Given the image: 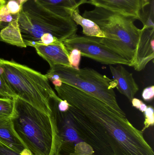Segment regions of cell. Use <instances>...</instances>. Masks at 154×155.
<instances>
[{
	"label": "cell",
	"instance_id": "6da1fadb",
	"mask_svg": "<svg viewBox=\"0 0 154 155\" xmlns=\"http://www.w3.org/2000/svg\"><path fill=\"white\" fill-rule=\"evenodd\" d=\"M58 96L77 109L93 124L114 155H154L142 131L105 103L76 87L62 83L55 86Z\"/></svg>",
	"mask_w": 154,
	"mask_h": 155
},
{
	"label": "cell",
	"instance_id": "7a4b0ae2",
	"mask_svg": "<svg viewBox=\"0 0 154 155\" xmlns=\"http://www.w3.org/2000/svg\"><path fill=\"white\" fill-rule=\"evenodd\" d=\"M19 27L26 47L63 42L77 35V25L67 10L29 0L18 15Z\"/></svg>",
	"mask_w": 154,
	"mask_h": 155
},
{
	"label": "cell",
	"instance_id": "3957f363",
	"mask_svg": "<svg viewBox=\"0 0 154 155\" xmlns=\"http://www.w3.org/2000/svg\"><path fill=\"white\" fill-rule=\"evenodd\" d=\"M11 119L17 134L33 154H60L61 141L50 115L17 97Z\"/></svg>",
	"mask_w": 154,
	"mask_h": 155
},
{
	"label": "cell",
	"instance_id": "277c9868",
	"mask_svg": "<svg viewBox=\"0 0 154 155\" xmlns=\"http://www.w3.org/2000/svg\"><path fill=\"white\" fill-rule=\"evenodd\" d=\"M0 74L17 97L49 115L58 96L45 75L27 66L0 58Z\"/></svg>",
	"mask_w": 154,
	"mask_h": 155
},
{
	"label": "cell",
	"instance_id": "5b68a950",
	"mask_svg": "<svg viewBox=\"0 0 154 155\" xmlns=\"http://www.w3.org/2000/svg\"><path fill=\"white\" fill-rule=\"evenodd\" d=\"M82 16L95 22L104 33L101 43L132 63L141 32L135 25L136 19L97 6L86 10Z\"/></svg>",
	"mask_w": 154,
	"mask_h": 155
},
{
	"label": "cell",
	"instance_id": "8992f818",
	"mask_svg": "<svg viewBox=\"0 0 154 155\" xmlns=\"http://www.w3.org/2000/svg\"><path fill=\"white\" fill-rule=\"evenodd\" d=\"M45 76L51 81L59 80L97 98L114 111L126 116L116 97L112 79L92 68L75 69L57 65L50 67Z\"/></svg>",
	"mask_w": 154,
	"mask_h": 155
},
{
	"label": "cell",
	"instance_id": "52a82bcc",
	"mask_svg": "<svg viewBox=\"0 0 154 155\" xmlns=\"http://www.w3.org/2000/svg\"><path fill=\"white\" fill-rule=\"evenodd\" d=\"M59 99L58 96L50 101L51 117L61 144L59 155H97L84 138L68 110L61 112L58 109L57 101Z\"/></svg>",
	"mask_w": 154,
	"mask_h": 155
},
{
	"label": "cell",
	"instance_id": "ba28073f",
	"mask_svg": "<svg viewBox=\"0 0 154 155\" xmlns=\"http://www.w3.org/2000/svg\"><path fill=\"white\" fill-rule=\"evenodd\" d=\"M63 43L68 51L77 49L80 51L81 56L90 58L103 64L131 66L130 61L101 43L99 38L76 35Z\"/></svg>",
	"mask_w": 154,
	"mask_h": 155
},
{
	"label": "cell",
	"instance_id": "9c48e42d",
	"mask_svg": "<svg viewBox=\"0 0 154 155\" xmlns=\"http://www.w3.org/2000/svg\"><path fill=\"white\" fill-rule=\"evenodd\" d=\"M151 0H89L87 3L140 20L143 8Z\"/></svg>",
	"mask_w": 154,
	"mask_h": 155
},
{
	"label": "cell",
	"instance_id": "30bf717a",
	"mask_svg": "<svg viewBox=\"0 0 154 155\" xmlns=\"http://www.w3.org/2000/svg\"><path fill=\"white\" fill-rule=\"evenodd\" d=\"M154 58V28L143 27L131 66L140 71Z\"/></svg>",
	"mask_w": 154,
	"mask_h": 155
},
{
	"label": "cell",
	"instance_id": "8fae6325",
	"mask_svg": "<svg viewBox=\"0 0 154 155\" xmlns=\"http://www.w3.org/2000/svg\"><path fill=\"white\" fill-rule=\"evenodd\" d=\"M33 47L36 49L37 53L49 63L50 67L57 65L71 67L69 52L63 42L38 44Z\"/></svg>",
	"mask_w": 154,
	"mask_h": 155
},
{
	"label": "cell",
	"instance_id": "7c38bea8",
	"mask_svg": "<svg viewBox=\"0 0 154 155\" xmlns=\"http://www.w3.org/2000/svg\"><path fill=\"white\" fill-rule=\"evenodd\" d=\"M109 69L113 76L112 80L114 87H116L120 94L131 102L139 90L133 74L122 65L114 67L110 65Z\"/></svg>",
	"mask_w": 154,
	"mask_h": 155
},
{
	"label": "cell",
	"instance_id": "4fadbf2b",
	"mask_svg": "<svg viewBox=\"0 0 154 155\" xmlns=\"http://www.w3.org/2000/svg\"><path fill=\"white\" fill-rule=\"evenodd\" d=\"M0 143L21 153H31L16 133L11 118L0 117Z\"/></svg>",
	"mask_w": 154,
	"mask_h": 155
},
{
	"label": "cell",
	"instance_id": "5bb4252c",
	"mask_svg": "<svg viewBox=\"0 0 154 155\" xmlns=\"http://www.w3.org/2000/svg\"><path fill=\"white\" fill-rule=\"evenodd\" d=\"M71 17L77 25H80L85 36L105 38V35L99 26L90 19L85 18L80 13L79 9L69 11Z\"/></svg>",
	"mask_w": 154,
	"mask_h": 155
},
{
	"label": "cell",
	"instance_id": "9a60e30c",
	"mask_svg": "<svg viewBox=\"0 0 154 155\" xmlns=\"http://www.w3.org/2000/svg\"><path fill=\"white\" fill-rule=\"evenodd\" d=\"M2 41L18 47H26L20 31L17 18L8 24L0 32Z\"/></svg>",
	"mask_w": 154,
	"mask_h": 155
},
{
	"label": "cell",
	"instance_id": "2e32d148",
	"mask_svg": "<svg viewBox=\"0 0 154 155\" xmlns=\"http://www.w3.org/2000/svg\"><path fill=\"white\" fill-rule=\"evenodd\" d=\"M41 4L49 7L69 11L79 9L76 0H36ZM69 13V12H68Z\"/></svg>",
	"mask_w": 154,
	"mask_h": 155
},
{
	"label": "cell",
	"instance_id": "e0dca14e",
	"mask_svg": "<svg viewBox=\"0 0 154 155\" xmlns=\"http://www.w3.org/2000/svg\"><path fill=\"white\" fill-rule=\"evenodd\" d=\"M154 0H151L141 11L140 21L143 23L144 27L154 28Z\"/></svg>",
	"mask_w": 154,
	"mask_h": 155
},
{
	"label": "cell",
	"instance_id": "ac0fdd59",
	"mask_svg": "<svg viewBox=\"0 0 154 155\" xmlns=\"http://www.w3.org/2000/svg\"><path fill=\"white\" fill-rule=\"evenodd\" d=\"M14 99L0 98V117L11 118L14 113Z\"/></svg>",
	"mask_w": 154,
	"mask_h": 155
},
{
	"label": "cell",
	"instance_id": "d6986e66",
	"mask_svg": "<svg viewBox=\"0 0 154 155\" xmlns=\"http://www.w3.org/2000/svg\"><path fill=\"white\" fill-rule=\"evenodd\" d=\"M0 96L3 97L15 99L17 97L11 90L2 75L0 74Z\"/></svg>",
	"mask_w": 154,
	"mask_h": 155
},
{
	"label": "cell",
	"instance_id": "ffe728a7",
	"mask_svg": "<svg viewBox=\"0 0 154 155\" xmlns=\"http://www.w3.org/2000/svg\"><path fill=\"white\" fill-rule=\"evenodd\" d=\"M69 52V61L71 66L75 69H79L81 55L80 52L77 49H73Z\"/></svg>",
	"mask_w": 154,
	"mask_h": 155
},
{
	"label": "cell",
	"instance_id": "44dd1931",
	"mask_svg": "<svg viewBox=\"0 0 154 155\" xmlns=\"http://www.w3.org/2000/svg\"><path fill=\"white\" fill-rule=\"evenodd\" d=\"M17 15L11 14L5 5L0 9V22L5 23H9L17 18Z\"/></svg>",
	"mask_w": 154,
	"mask_h": 155
},
{
	"label": "cell",
	"instance_id": "7402d4cb",
	"mask_svg": "<svg viewBox=\"0 0 154 155\" xmlns=\"http://www.w3.org/2000/svg\"><path fill=\"white\" fill-rule=\"evenodd\" d=\"M154 110L153 107L151 106H147L146 110L145 111V120L144 122V127L142 132L145 129L148 128L149 127L152 126L154 125Z\"/></svg>",
	"mask_w": 154,
	"mask_h": 155
},
{
	"label": "cell",
	"instance_id": "603a6c76",
	"mask_svg": "<svg viewBox=\"0 0 154 155\" xmlns=\"http://www.w3.org/2000/svg\"><path fill=\"white\" fill-rule=\"evenodd\" d=\"M5 5L9 12L12 15L19 14L21 9V5L19 4L16 0H8Z\"/></svg>",
	"mask_w": 154,
	"mask_h": 155
},
{
	"label": "cell",
	"instance_id": "cb8c5ba5",
	"mask_svg": "<svg viewBox=\"0 0 154 155\" xmlns=\"http://www.w3.org/2000/svg\"><path fill=\"white\" fill-rule=\"evenodd\" d=\"M0 155H33L32 153H21L0 143Z\"/></svg>",
	"mask_w": 154,
	"mask_h": 155
},
{
	"label": "cell",
	"instance_id": "d4e9b609",
	"mask_svg": "<svg viewBox=\"0 0 154 155\" xmlns=\"http://www.w3.org/2000/svg\"><path fill=\"white\" fill-rule=\"evenodd\" d=\"M142 97L145 101H150L153 100L154 97V86H151L145 88L142 93Z\"/></svg>",
	"mask_w": 154,
	"mask_h": 155
},
{
	"label": "cell",
	"instance_id": "484cf974",
	"mask_svg": "<svg viewBox=\"0 0 154 155\" xmlns=\"http://www.w3.org/2000/svg\"><path fill=\"white\" fill-rule=\"evenodd\" d=\"M132 105L134 107L139 109L141 112L144 113L146 110L147 106L144 104L141 100L134 97L132 101Z\"/></svg>",
	"mask_w": 154,
	"mask_h": 155
},
{
	"label": "cell",
	"instance_id": "4316f807",
	"mask_svg": "<svg viewBox=\"0 0 154 155\" xmlns=\"http://www.w3.org/2000/svg\"><path fill=\"white\" fill-rule=\"evenodd\" d=\"M6 2L5 0H0V9L2 8V6H3L5 5Z\"/></svg>",
	"mask_w": 154,
	"mask_h": 155
},
{
	"label": "cell",
	"instance_id": "83f0119b",
	"mask_svg": "<svg viewBox=\"0 0 154 155\" xmlns=\"http://www.w3.org/2000/svg\"><path fill=\"white\" fill-rule=\"evenodd\" d=\"M16 1H17V2L19 3V4L22 6V5L24 3L26 2L29 1V0H16Z\"/></svg>",
	"mask_w": 154,
	"mask_h": 155
},
{
	"label": "cell",
	"instance_id": "f1b7e54d",
	"mask_svg": "<svg viewBox=\"0 0 154 155\" xmlns=\"http://www.w3.org/2000/svg\"><path fill=\"white\" fill-rule=\"evenodd\" d=\"M4 23H2V24L0 25V32H1V31H2V29H3L5 26H6V25H4ZM0 41H2V40H1V37H0Z\"/></svg>",
	"mask_w": 154,
	"mask_h": 155
},
{
	"label": "cell",
	"instance_id": "f546056e",
	"mask_svg": "<svg viewBox=\"0 0 154 155\" xmlns=\"http://www.w3.org/2000/svg\"><path fill=\"white\" fill-rule=\"evenodd\" d=\"M5 1H6V2H7V1H8V0H5Z\"/></svg>",
	"mask_w": 154,
	"mask_h": 155
}]
</instances>
